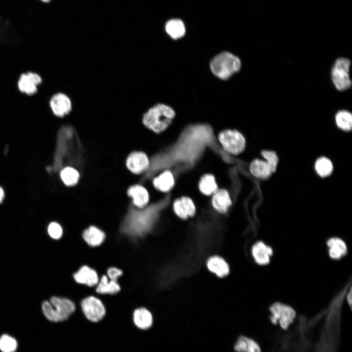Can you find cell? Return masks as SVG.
I'll list each match as a JSON object with an SVG mask.
<instances>
[{
    "mask_svg": "<svg viewBox=\"0 0 352 352\" xmlns=\"http://www.w3.org/2000/svg\"><path fill=\"white\" fill-rule=\"evenodd\" d=\"M155 216L154 208L141 210L132 209L124 220L122 230L132 237L141 236L150 229Z\"/></svg>",
    "mask_w": 352,
    "mask_h": 352,
    "instance_id": "6da1fadb",
    "label": "cell"
},
{
    "mask_svg": "<svg viewBox=\"0 0 352 352\" xmlns=\"http://www.w3.org/2000/svg\"><path fill=\"white\" fill-rule=\"evenodd\" d=\"M42 309L49 321L60 322L69 318L75 311L76 305L69 298L54 296L43 303Z\"/></svg>",
    "mask_w": 352,
    "mask_h": 352,
    "instance_id": "7a4b0ae2",
    "label": "cell"
},
{
    "mask_svg": "<svg viewBox=\"0 0 352 352\" xmlns=\"http://www.w3.org/2000/svg\"><path fill=\"white\" fill-rule=\"evenodd\" d=\"M174 110L163 104H158L144 113L142 122L149 129L155 133L164 131L171 124L175 116Z\"/></svg>",
    "mask_w": 352,
    "mask_h": 352,
    "instance_id": "3957f363",
    "label": "cell"
},
{
    "mask_svg": "<svg viewBox=\"0 0 352 352\" xmlns=\"http://www.w3.org/2000/svg\"><path fill=\"white\" fill-rule=\"evenodd\" d=\"M210 66L215 76L221 79L227 80L240 70L241 61L238 57L232 53L223 51L212 59Z\"/></svg>",
    "mask_w": 352,
    "mask_h": 352,
    "instance_id": "277c9868",
    "label": "cell"
},
{
    "mask_svg": "<svg viewBox=\"0 0 352 352\" xmlns=\"http://www.w3.org/2000/svg\"><path fill=\"white\" fill-rule=\"evenodd\" d=\"M351 62L348 58L339 57L336 59L331 69V79L339 91H344L350 88L352 81L350 76Z\"/></svg>",
    "mask_w": 352,
    "mask_h": 352,
    "instance_id": "5b68a950",
    "label": "cell"
},
{
    "mask_svg": "<svg viewBox=\"0 0 352 352\" xmlns=\"http://www.w3.org/2000/svg\"><path fill=\"white\" fill-rule=\"evenodd\" d=\"M218 138L223 150L232 155L240 154L246 148L245 137L237 130H223L219 133Z\"/></svg>",
    "mask_w": 352,
    "mask_h": 352,
    "instance_id": "8992f818",
    "label": "cell"
},
{
    "mask_svg": "<svg viewBox=\"0 0 352 352\" xmlns=\"http://www.w3.org/2000/svg\"><path fill=\"white\" fill-rule=\"evenodd\" d=\"M271 313L269 319L273 325L279 324L281 328L287 330L296 317V312L291 306L277 302L269 308Z\"/></svg>",
    "mask_w": 352,
    "mask_h": 352,
    "instance_id": "52a82bcc",
    "label": "cell"
},
{
    "mask_svg": "<svg viewBox=\"0 0 352 352\" xmlns=\"http://www.w3.org/2000/svg\"><path fill=\"white\" fill-rule=\"evenodd\" d=\"M81 310L87 319L96 323L102 320L106 314V306L98 297L90 295L80 302Z\"/></svg>",
    "mask_w": 352,
    "mask_h": 352,
    "instance_id": "ba28073f",
    "label": "cell"
},
{
    "mask_svg": "<svg viewBox=\"0 0 352 352\" xmlns=\"http://www.w3.org/2000/svg\"><path fill=\"white\" fill-rule=\"evenodd\" d=\"M72 276L76 283L90 288H94L99 281L97 271L87 264L81 265Z\"/></svg>",
    "mask_w": 352,
    "mask_h": 352,
    "instance_id": "9c48e42d",
    "label": "cell"
},
{
    "mask_svg": "<svg viewBox=\"0 0 352 352\" xmlns=\"http://www.w3.org/2000/svg\"><path fill=\"white\" fill-rule=\"evenodd\" d=\"M173 209L175 214L182 220L193 217L196 213V206L193 200L188 196H181L174 200Z\"/></svg>",
    "mask_w": 352,
    "mask_h": 352,
    "instance_id": "30bf717a",
    "label": "cell"
},
{
    "mask_svg": "<svg viewBox=\"0 0 352 352\" xmlns=\"http://www.w3.org/2000/svg\"><path fill=\"white\" fill-rule=\"evenodd\" d=\"M126 164L128 168L132 173L140 174L148 170L150 167V160L143 152H136L130 154Z\"/></svg>",
    "mask_w": 352,
    "mask_h": 352,
    "instance_id": "8fae6325",
    "label": "cell"
},
{
    "mask_svg": "<svg viewBox=\"0 0 352 352\" xmlns=\"http://www.w3.org/2000/svg\"><path fill=\"white\" fill-rule=\"evenodd\" d=\"M211 196L212 206L219 213H226L232 204L230 194L225 188H219Z\"/></svg>",
    "mask_w": 352,
    "mask_h": 352,
    "instance_id": "7c38bea8",
    "label": "cell"
},
{
    "mask_svg": "<svg viewBox=\"0 0 352 352\" xmlns=\"http://www.w3.org/2000/svg\"><path fill=\"white\" fill-rule=\"evenodd\" d=\"M50 106L53 113L61 117L68 114L72 107L69 98L63 93L54 94L50 99Z\"/></svg>",
    "mask_w": 352,
    "mask_h": 352,
    "instance_id": "4fadbf2b",
    "label": "cell"
},
{
    "mask_svg": "<svg viewBox=\"0 0 352 352\" xmlns=\"http://www.w3.org/2000/svg\"><path fill=\"white\" fill-rule=\"evenodd\" d=\"M41 82L42 79L38 74L28 72L20 76L18 85L21 92L32 95L36 92L37 86Z\"/></svg>",
    "mask_w": 352,
    "mask_h": 352,
    "instance_id": "5bb4252c",
    "label": "cell"
},
{
    "mask_svg": "<svg viewBox=\"0 0 352 352\" xmlns=\"http://www.w3.org/2000/svg\"><path fill=\"white\" fill-rule=\"evenodd\" d=\"M82 238L88 246L97 247L104 242L107 236L104 231L94 225H91L83 230Z\"/></svg>",
    "mask_w": 352,
    "mask_h": 352,
    "instance_id": "9a60e30c",
    "label": "cell"
},
{
    "mask_svg": "<svg viewBox=\"0 0 352 352\" xmlns=\"http://www.w3.org/2000/svg\"><path fill=\"white\" fill-rule=\"evenodd\" d=\"M251 251L255 262L260 265L268 264L273 254L271 247L262 241L255 243L252 247Z\"/></svg>",
    "mask_w": 352,
    "mask_h": 352,
    "instance_id": "2e32d148",
    "label": "cell"
},
{
    "mask_svg": "<svg viewBox=\"0 0 352 352\" xmlns=\"http://www.w3.org/2000/svg\"><path fill=\"white\" fill-rule=\"evenodd\" d=\"M121 286L118 282L110 280L106 274H102L99 277V281L94 287V291L98 295H113L119 293Z\"/></svg>",
    "mask_w": 352,
    "mask_h": 352,
    "instance_id": "e0dca14e",
    "label": "cell"
},
{
    "mask_svg": "<svg viewBox=\"0 0 352 352\" xmlns=\"http://www.w3.org/2000/svg\"><path fill=\"white\" fill-rule=\"evenodd\" d=\"M153 183L154 187L158 191L169 192L175 184L173 173L169 170H165L153 179Z\"/></svg>",
    "mask_w": 352,
    "mask_h": 352,
    "instance_id": "ac0fdd59",
    "label": "cell"
},
{
    "mask_svg": "<svg viewBox=\"0 0 352 352\" xmlns=\"http://www.w3.org/2000/svg\"><path fill=\"white\" fill-rule=\"evenodd\" d=\"M326 244L328 247L329 255L333 260H340L348 253L346 243L339 238H330L327 241Z\"/></svg>",
    "mask_w": 352,
    "mask_h": 352,
    "instance_id": "d6986e66",
    "label": "cell"
},
{
    "mask_svg": "<svg viewBox=\"0 0 352 352\" xmlns=\"http://www.w3.org/2000/svg\"><path fill=\"white\" fill-rule=\"evenodd\" d=\"M133 321L138 328L146 330L152 326L153 317L151 312L148 309L144 307H140L133 311Z\"/></svg>",
    "mask_w": 352,
    "mask_h": 352,
    "instance_id": "ffe728a7",
    "label": "cell"
},
{
    "mask_svg": "<svg viewBox=\"0 0 352 352\" xmlns=\"http://www.w3.org/2000/svg\"><path fill=\"white\" fill-rule=\"evenodd\" d=\"M249 171L253 176L261 180L267 179L273 174L266 161L259 158L251 162Z\"/></svg>",
    "mask_w": 352,
    "mask_h": 352,
    "instance_id": "44dd1931",
    "label": "cell"
},
{
    "mask_svg": "<svg viewBox=\"0 0 352 352\" xmlns=\"http://www.w3.org/2000/svg\"><path fill=\"white\" fill-rule=\"evenodd\" d=\"M198 189L203 196H211L219 189L215 176L206 173L201 176L198 183Z\"/></svg>",
    "mask_w": 352,
    "mask_h": 352,
    "instance_id": "7402d4cb",
    "label": "cell"
},
{
    "mask_svg": "<svg viewBox=\"0 0 352 352\" xmlns=\"http://www.w3.org/2000/svg\"><path fill=\"white\" fill-rule=\"evenodd\" d=\"M128 195L133 199L134 204L139 208H143L148 203L149 195L147 189L140 185L131 186L128 190Z\"/></svg>",
    "mask_w": 352,
    "mask_h": 352,
    "instance_id": "603a6c76",
    "label": "cell"
},
{
    "mask_svg": "<svg viewBox=\"0 0 352 352\" xmlns=\"http://www.w3.org/2000/svg\"><path fill=\"white\" fill-rule=\"evenodd\" d=\"M233 349L236 352H262L260 345L255 340L243 335L238 337Z\"/></svg>",
    "mask_w": 352,
    "mask_h": 352,
    "instance_id": "cb8c5ba5",
    "label": "cell"
},
{
    "mask_svg": "<svg viewBox=\"0 0 352 352\" xmlns=\"http://www.w3.org/2000/svg\"><path fill=\"white\" fill-rule=\"evenodd\" d=\"M207 267L213 273L220 277H223L229 273V267L226 262L221 258L214 256L207 262Z\"/></svg>",
    "mask_w": 352,
    "mask_h": 352,
    "instance_id": "d4e9b609",
    "label": "cell"
},
{
    "mask_svg": "<svg viewBox=\"0 0 352 352\" xmlns=\"http://www.w3.org/2000/svg\"><path fill=\"white\" fill-rule=\"evenodd\" d=\"M335 122L338 129L349 132L352 129V114L348 110H338L334 116Z\"/></svg>",
    "mask_w": 352,
    "mask_h": 352,
    "instance_id": "484cf974",
    "label": "cell"
},
{
    "mask_svg": "<svg viewBox=\"0 0 352 352\" xmlns=\"http://www.w3.org/2000/svg\"><path fill=\"white\" fill-rule=\"evenodd\" d=\"M167 34L173 39H177L183 37L185 33V27L183 22L179 19H172L165 25Z\"/></svg>",
    "mask_w": 352,
    "mask_h": 352,
    "instance_id": "4316f807",
    "label": "cell"
},
{
    "mask_svg": "<svg viewBox=\"0 0 352 352\" xmlns=\"http://www.w3.org/2000/svg\"><path fill=\"white\" fill-rule=\"evenodd\" d=\"M316 174L321 177L325 178L330 176L333 171L331 161L328 157L322 156L316 159L314 164Z\"/></svg>",
    "mask_w": 352,
    "mask_h": 352,
    "instance_id": "83f0119b",
    "label": "cell"
},
{
    "mask_svg": "<svg viewBox=\"0 0 352 352\" xmlns=\"http://www.w3.org/2000/svg\"><path fill=\"white\" fill-rule=\"evenodd\" d=\"M60 176L63 182L67 186L74 185L78 182L79 178L78 171L70 167L63 169L61 172Z\"/></svg>",
    "mask_w": 352,
    "mask_h": 352,
    "instance_id": "f1b7e54d",
    "label": "cell"
},
{
    "mask_svg": "<svg viewBox=\"0 0 352 352\" xmlns=\"http://www.w3.org/2000/svg\"><path fill=\"white\" fill-rule=\"evenodd\" d=\"M18 346L16 340L7 334L0 337V350L2 352H15Z\"/></svg>",
    "mask_w": 352,
    "mask_h": 352,
    "instance_id": "f546056e",
    "label": "cell"
},
{
    "mask_svg": "<svg viewBox=\"0 0 352 352\" xmlns=\"http://www.w3.org/2000/svg\"><path fill=\"white\" fill-rule=\"evenodd\" d=\"M261 154L270 168L273 173H275L279 163V157L276 153L274 151L264 150L261 152Z\"/></svg>",
    "mask_w": 352,
    "mask_h": 352,
    "instance_id": "4dcf8cb0",
    "label": "cell"
},
{
    "mask_svg": "<svg viewBox=\"0 0 352 352\" xmlns=\"http://www.w3.org/2000/svg\"><path fill=\"white\" fill-rule=\"evenodd\" d=\"M49 235L53 239L59 240L63 235V229L61 226L57 222H51L47 228Z\"/></svg>",
    "mask_w": 352,
    "mask_h": 352,
    "instance_id": "1f68e13d",
    "label": "cell"
},
{
    "mask_svg": "<svg viewBox=\"0 0 352 352\" xmlns=\"http://www.w3.org/2000/svg\"><path fill=\"white\" fill-rule=\"evenodd\" d=\"M106 273L109 279L118 282L119 279L123 276L124 272L117 267L111 266L107 269Z\"/></svg>",
    "mask_w": 352,
    "mask_h": 352,
    "instance_id": "d6a6232c",
    "label": "cell"
},
{
    "mask_svg": "<svg viewBox=\"0 0 352 352\" xmlns=\"http://www.w3.org/2000/svg\"><path fill=\"white\" fill-rule=\"evenodd\" d=\"M345 298L347 299V301L348 302L349 305L350 306V308L351 309L352 308V288L351 286L349 289L346 295Z\"/></svg>",
    "mask_w": 352,
    "mask_h": 352,
    "instance_id": "836d02e7",
    "label": "cell"
},
{
    "mask_svg": "<svg viewBox=\"0 0 352 352\" xmlns=\"http://www.w3.org/2000/svg\"><path fill=\"white\" fill-rule=\"evenodd\" d=\"M4 197V193L3 190L1 187H0V203L2 202Z\"/></svg>",
    "mask_w": 352,
    "mask_h": 352,
    "instance_id": "e575fe53",
    "label": "cell"
},
{
    "mask_svg": "<svg viewBox=\"0 0 352 352\" xmlns=\"http://www.w3.org/2000/svg\"><path fill=\"white\" fill-rule=\"evenodd\" d=\"M42 0L43 1H44V2H48V1H49L50 0Z\"/></svg>",
    "mask_w": 352,
    "mask_h": 352,
    "instance_id": "d590c367",
    "label": "cell"
}]
</instances>
